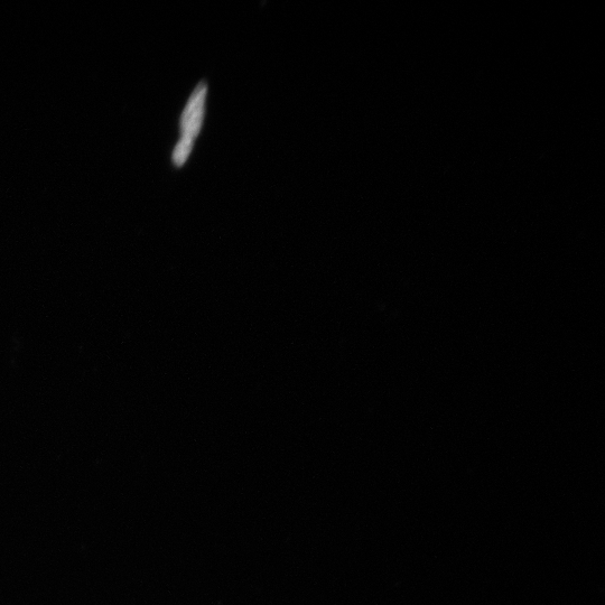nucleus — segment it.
<instances>
[{
  "label": "nucleus",
  "instance_id": "1",
  "mask_svg": "<svg viewBox=\"0 0 605 605\" xmlns=\"http://www.w3.org/2000/svg\"><path fill=\"white\" fill-rule=\"evenodd\" d=\"M207 89L206 82H201L200 85L195 88L188 105H186V108L184 109V113L181 118V132L183 139H188V141L194 142L195 137H197L200 133L203 121L204 101H206L207 97Z\"/></svg>",
  "mask_w": 605,
  "mask_h": 605
},
{
  "label": "nucleus",
  "instance_id": "2",
  "mask_svg": "<svg viewBox=\"0 0 605 605\" xmlns=\"http://www.w3.org/2000/svg\"><path fill=\"white\" fill-rule=\"evenodd\" d=\"M193 142L188 141V139L181 138L178 146H176L174 154H173V162L176 166H182L192 151Z\"/></svg>",
  "mask_w": 605,
  "mask_h": 605
}]
</instances>
